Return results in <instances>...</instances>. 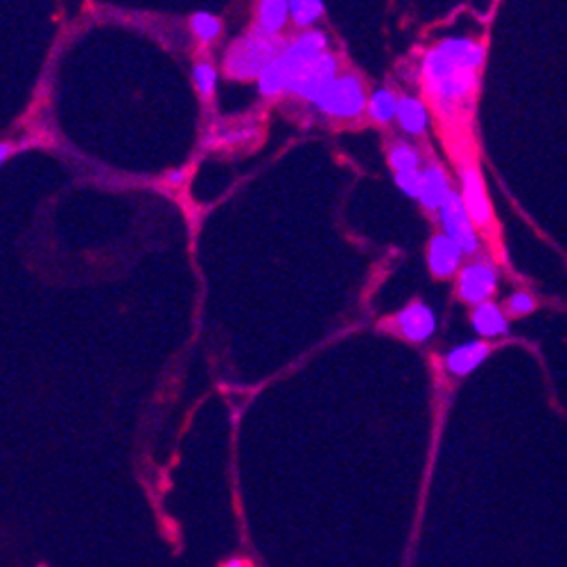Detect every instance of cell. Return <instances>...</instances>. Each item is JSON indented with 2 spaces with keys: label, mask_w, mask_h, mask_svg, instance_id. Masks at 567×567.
Listing matches in <instances>:
<instances>
[{
  "label": "cell",
  "mask_w": 567,
  "mask_h": 567,
  "mask_svg": "<svg viewBox=\"0 0 567 567\" xmlns=\"http://www.w3.org/2000/svg\"><path fill=\"white\" fill-rule=\"evenodd\" d=\"M290 19V3L286 0H262L256 14V30L265 34H278L288 25Z\"/></svg>",
  "instance_id": "obj_16"
},
{
  "label": "cell",
  "mask_w": 567,
  "mask_h": 567,
  "mask_svg": "<svg viewBox=\"0 0 567 567\" xmlns=\"http://www.w3.org/2000/svg\"><path fill=\"white\" fill-rule=\"evenodd\" d=\"M219 567H254V563L247 556H231L226 558Z\"/></svg>",
  "instance_id": "obj_24"
},
{
  "label": "cell",
  "mask_w": 567,
  "mask_h": 567,
  "mask_svg": "<svg viewBox=\"0 0 567 567\" xmlns=\"http://www.w3.org/2000/svg\"><path fill=\"white\" fill-rule=\"evenodd\" d=\"M491 349L486 342H482V339H477V342H468V344H462L457 349H452L447 355H445V369L457 375V378H464L468 373H473L475 369H480L486 358H488Z\"/></svg>",
  "instance_id": "obj_10"
},
{
  "label": "cell",
  "mask_w": 567,
  "mask_h": 567,
  "mask_svg": "<svg viewBox=\"0 0 567 567\" xmlns=\"http://www.w3.org/2000/svg\"><path fill=\"white\" fill-rule=\"evenodd\" d=\"M395 186L401 188L403 195L419 199L421 197V169L419 173H408V175H395Z\"/></svg>",
  "instance_id": "obj_23"
},
{
  "label": "cell",
  "mask_w": 567,
  "mask_h": 567,
  "mask_svg": "<svg viewBox=\"0 0 567 567\" xmlns=\"http://www.w3.org/2000/svg\"><path fill=\"white\" fill-rule=\"evenodd\" d=\"M389 165L395 175H408V173H419L421 169V154L408 145V143H393L389 145L386 152Z\"/></svg>",
  "instance_id": "obj_18"
},
{
  "label": "cell",
  "mask_w": 567,
  "mask_h": 567,
  "mask_svg": "<svg viewBox=\"0 0 567 567\" xmlns=\"http://www.w3.org/2000/svg\"><path fill=\"white\" fill-rule=\"evenodd\" d=\"M315 106L328 118L358 121L367 113L369 97L358 75H339L315 102Z\"/></svg>",
  "instance_id": "obj_3"
},
{
  "label": "cell",
  "mask_w": 567,
  "mask_h": 567,
  "mask_svg": "<svg viewBox=\"0 0 567 567\" xmlns=\"http://www.w3.org/2000/svg\"><path fill=\"white\" fill-rule=\"evenodd\" d=\"M484 62L486 45L466 37L443 39L425 52L421 62L423 86L439 111L447 116L460 113L477 91Z\"/></svg>",
  "instance_id": "obj_1"
},
{
  "label": "cell",
  "mask_w": 567,
  "mask_h": 567,
  "mask_svg": "<svg viewBox=\"0 0 567 567\" xmlns=\"http://www.w3.org/2000/svg\"><path fill=\"white\" fill-rule=\"evenodd\" d=\"M12 152H14V150H12V145H6V143L0 145V165H3V163L8 161V156H10Z\"/></svg>",
  "instance_id": "obj_25"
},
{
  "label": "cell",
  "mask_w": 567,
  "mask_h": 567,
  "mask_svg": "<svg viewBox=\"0 0 567 567\" xmlns=\"http://www.w3.org/2000/svg\"><path fill=\"white\" fill-rule=\"evenodd\" d=\"M462 260H464V251H462V247L455 240H450L443 234H436L430 240L427 265H430V271L436 278L455 276L460 271V267H462Z\"/></svg>",
  "instance_id": "obj_9"
},
{
  "label": "cell",
  "mask_w": 567,
  "mask_h": 567,
  "mask_svg": "<svg viewBox=\"0 0 567 567\" xmlns=\"http://www.w3.org/2000/svg\"><path fill=\"white\" fill-rule=\"evenodd\" d=\"M399 102H401V97L395 95L393 91H389V89L375 91L369 97V106H367L371 121L378 123V125L391 123L395 116H399Z\"/></svg>",
  "instance_id": "obj_17"
},
{
  "label": "cell",
  "mask_w": 567,
  "mask_h": 567,
  "mask_svg": "<svg viewBox=\"0 0 567 567\" xmlns=\"http://www.w3.org/2000/svg\"><path fill=\"white\" fill-rule=\"evenodd\" d=\"M495 290H497V269L491 262L477 260L462 269L460 286H457L462 301L477 308L482 303H488Z\"/></svg>",
  "instance_id": "obj_7"
},
{
  "label": "cell",
  "mask_w": 567,
  "mask_h": 567,
  "mask_svg": "<svg viewBox=\"0 0 567 567\" xmlns=\"http://www.w3.org/2000/svg\"><path fill=\"white\" fill-rule=\"evenodd\" d=\"M337 71H339L337 56L330 54V52H323V54L319 56V60H315L312 64L303 66V69L295 75V80H292L288 93H292V95H297V97H301V100L315 104V102L321 97V93L339 78Z\"/></svg>",
  "instance_id": "obj_6"
},
{
  "label": "cell",
  "mask_w": 567,
  "mask_h": 567,
  "mask_svg": "<svg viewBox=\"0 0 567 567\" xmlns=\"http://www.w3.org/2000/svg\"><path fill=\"white\" fill-rule=\"evenodd\" d=\"M450 182L443 173L441 165H427L421 173V197L419 202L427 208V210H436L443 206V202L450 195Z\"/></svg>",
  "instance_id": "obj_13"
},
{
  "label": "cell",
  "mask_w": 567,
  "mask_h": 567,
  "mask_svg": "<svg viewBox=\"0 0 567 567\" xmlns=\"http://www.w3.org/2000/svg\"><path fill=\"white\" fill-rule=\"evenodd\" d=\"M297 75V69L295 64L288 60L286 52H282L278 60H274L265 71L262 75L258 78V91L267 97H276L280 93H288L290 91V84Z\"/></svg>",
  "instance_id": "obj_12"
},
{
  "label": "cell",
  "mask_w": 567,
  "mask_h": 567,
  "mask_svg": "<svg viewBox=\"0 0 567 567\" xmlns=\"http://www.w3.org/2000/svg\"><path fill=\"white\" fill-rule=\"evenodd\" d=\"M460 182H462V202L475 224V229L491 234L493 229V206L488 199V190L480 167L473 161H466L460 167Z\"/></svg>",
  "instance_id": "obj_4"
},
{
  "label": "cell",
  "mask_w": 567,
  "mask_h": 567,
  "mask_svg": "<svg viewBox=\"0 0 567 567\" xmlns=\"http://www.w3.org/2000/svg\"><path fill=\"white\" fill-rule=\"evenodd\" d=\"M534 308H536V301L527 292H516V295L508 297V301H506V312L514 315V317L529 315Z\"/></svg>",
  "instance_id": "obj_22"
},
{
  "label": "cell",
  "mask_w": 567,
  "mask_h": 567,
  "mask_svg": "<svg viewBox=\"0 0 567 567\" xmlns=\"http://www.w3.org/2000/svg\"><path fill=\"white\" fill-rule=\"evenodd\" d=\"M288 43L278 34H265L251 28L247 34L236 39L224 54V73L231 80H256L262 71L286 52Z\"/></svg>",
  "instance_id": "obj_2"
},
{
  "label": "cell",
  "mask_w": 567,
  "mask_h": 567,
  "mask_svg": "<svg viewBox=\"0 0 567 567\" xmlns=\"http://www.w3.org/2000/svg\"><path fill=\"white\" fill-rule=\"evenodd\" d=\"M323 10L326 8H323L321 0H292V3H290V19L299 28H310V25H315V21L321 19Z\"/></svg>",
  "instance_id": "obj_19"
},
{
  "label": "cell",
  "mask_w": 567,
  "mask_h": 567,
  "mask_svg": "<svg viewBox=\"0 0 567 567\" xmlns=\"http://www.w3.org/2000/svg\"><path fill=\"white\" fill-rule=\"evenodd\" d=\"M193 30H195V34L202 39V41H215L217 37H219V32H221V23H219V19L217 17H213V14H208V12H197L195 17H193Z\"/></svg>",
  "instance_id": "obj_20"
},
{
  "label": "cell",
  "mask_w": 567,
  "mask_h": 567,
  "mask_svg": "<svg viewBox=\"0 0 567 567\" xmlns=\"http://www.w3.org/2000/svg\"><path fill=\"white\" fill-rule=\"evenodd\" d=\"M193 75H195V84H197L202 97L210 100L215 93V84H217V71L208 62H202L195 66Z\"/></svg>",
  "instance_id": "obj_21"
},
{
  "label": "cell",
  "mask_w": 567,
  "mask_h": 567,
  "mask_svg": "<svg viewBox=\"0 0 567 567\" xmlns=\"http://www.w3.org/2000/svg\"><path fill=\"white\" fill-rule=\"evenodd\" d=\"M395 121H399L401 130L412 134V136H421L425 134L427 125H430V111H427V104L419 97H401L399 102V116H395Z\"/></svg>",
  "instance_id": "obj_14"
},
{
  "label": "cell",
  "mask_w": 567,
  "mask_h": 567,
  "mask_svg": "<svg viewBox=\"0 0 567 567\" xmlns=\"http://www.w3.org/2000/svg\"><path fill=\"white\" fill-rule=\"evenodd\" d=\"M439 221L443 226V236L455 240L464 254H477L480 249L477 229L457 190H450L447 199L439 208Z\"/></svg>",
  "instance_id": "obj_5"
},
{
  "label": "cell",
  "mask_w": 567,
  "mask_h": 567,
  "mask_svg": "<svg viewBox=\"0 0 567 567\" xmlns=\"http://www.w3.org/2000/svg\"><path fill=\"white\" fill-rule=\"evenodd\" d=\"M391 323L408 339V342H414V344L427 342V339L436 332V315L430 306L421 301L408 306L403 312L395 315Z\"/></svg>",
  "instance_id": "obj_8"
},
{
  "label": "cell",
  "mask_w": 567,
  "mask_h": 567,
  "mask_svg": "<svg viewBox=\"0 0 567 567\" xmlns=\"http://www.w3.org/2000/svg\"><path fill=\"white\" fill-rule=\"evenodd\" d=\"M473 328L480 337H486V339H495V337H502L508 332V319L506 315L502 312L499 306L495 303H482L473 310Z\"/></svg>",
  "instance_id": "obj_15"
},
{
  "label": "cell",
  "mask_w": 567,
  "mask_h": 567,
  "mask_svg": "<svg viewBox=\"0 0 567 567\" xmlns=\"http://www.w3.org/2000/svg\"><path fill=\"white\" fill-rule=\"evenodd\" d=\"M328 52V37L319 30H310V32H303L301 37H297L292 43H288L286 48V56L295 64L297 73L312 64L315 60H319V56Z\"/></svg>",
  "instance_id": "obj_11"
}]
</instances>
